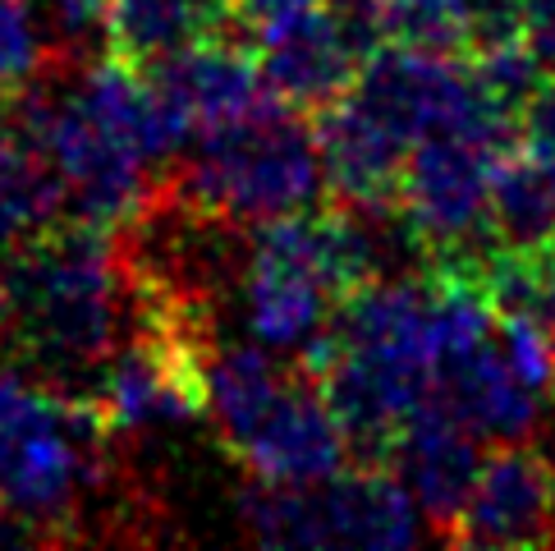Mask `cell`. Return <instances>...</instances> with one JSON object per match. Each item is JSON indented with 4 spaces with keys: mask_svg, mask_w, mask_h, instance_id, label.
Returning <instances> with one entry per match:
<instances>
[{
    "mask_svg": "<svg viewBox=\"0 0 555 551\" xmlns=\"http://www.w3.org/2000/svg\"><path fill=\"white\" fill-rule=\"evenodd\" d=\"M234 460L262 483H322L349 464V441L317 386L294 368L285 396L234 450Z\"/></svg>",
    "mask_w": 555,
    "mask_h": 551,
    "instance_id": "cell-9",
    "label": "cell"
},
{
    "mask_svg": "<svg viewBox=\"0 0 555 551\" xmlns=\"http://www.w3.org/2000/svg\"><path fill=\"white\" fill-rule=\"evenodd\" d=\"M156 92L180 111V120L203 133L216 125H230L240 115L275 102L262 84V69H257V55L244 42H230V33L207 37V42H193L175 55H162L156 65L143 69Z\"/></svg>",
    "mask_w": 555,
    "mask_h": 551,
    "instance_id": "cell-10",
    "label": "cell"
},
{
    "mask_svg": "<svg viewBox=\"0 0 555 551\" xmlns=\"http://www.w3.org/2000/svg\"><path fill=\"white\" fill-rule=\"evenodd\" d=\"M386 469L404 483V491L413 497V505L431 520L436 538H454V524H460L464 505H468V491L478 483V469H482V450L478 437L446 413L427 396V405L413 413L409 427L395 437Z\"/></svg>",
    "mask_w": 555,
    "mask_h": 551,
    "instance_id": "cell-8",
    "label": "cell"
},
{
    "mask_svg": "<svg viewBox=\"0 0 555 551\" xmlns=\"http://www.w3.org/2000/svg\"><path fill=\"white\" fill-rule=\"evenodd\" d=\"M162 193L221 226H262L326 198L312 115L267 102L240 120L197 133L184 166L162 175Z\"/></svg>",
    "mask_w": 555,
    "mask_h": 551,
    "instance_id": "cell-3",
    "label": "cell"
},
{
    "mask_svg": "<svg viewBox=\"0 0 555 551\" xmlns=\"http://www.w3.org/2000/svg\"><path fill=\"white\" fill-rule=\"evenodd\" d=\"M221 33H234L230 0H106L102 10L106 55L129 69H147Z\"/></svg>",
    "mask_w": 555,
    "mask_h": 551,
    "instance_id": "cell-13",
    "label": "cell"
},
{
    "mask_svg": "<svg viewBox=\"0 0 555 551\" xmlns=\"http://www.w3.org/2000/svg\"><path fill=\"white\" fill-rule=\"evenodd\" d=\"M5 262H10V240L0 234V267H5Z\"/></svg>",
    "mask_w": 555,
    "mask_h": 551,
    "instance_id": "cell-25",
    "label": "cell"
},
{
    "mask_svg": "<svg viewBox=\"0 0 555 551\" xmlns=\"http://www.w3.org/2000/svg\"><path fill=\"white\" fill-rule=\"evenodd\" d=\"M111 437L92 396L0 377V510L37 542L69 538L78 497L111 478Z\"/></svg>",
    "mask_w": 555,
    "mask_h": 551,
    "instance_id": "cell-2",
    "label": "cell"
},
{
    "mask_svg": "<svg viewBox=\"0 0 555 551\" xmlns=\"http://www.w3.org/2000/svg\"><path fill=\"white\" fill-rule=\"evenodd\" d=\"M289 377L294 372H285L271 354L253 345H225L207 354V413L230 456L253 437V427L267 419L271 405L285 396Z\"/></svg>",
    "mask_w": 555,
    "mask_h": 551,
    "instance_id": "cell-15",
    "label": "cell"
},
{
    "mask_svg": "<svg viewBox=\"0 0 555 551\" xmlns=\"http://www.w3.org/2000/svg\"><path fill=\"white\" fill-rule=\"evenodd\" d=\"M386 42L464 61L468 0H386Z\"/></svg>",
    "mask_w": 555,
    "mask_h": 551,
    "instance_id": "cell-17",
    "label": "cell"
},
{
    "mask_svg": "<svg viewBox=\"0 0 555 551\" xmlns=\"http://www.w3.org/2000/svg\"><path fill=\"white\" fill-rule=\"evenodd\" d=\"M51 5H55V18H61L65 37H78L83 28L102 24V10H106V0H51Z\"/></svg>",
    "mask_w": 555,
    "mask_h": 551,
    "instance_id": "cell-22",
    "label": "cell"
},
{
    "mask_svg": "<svg viewBox=\"0 0 555 551\" xmlns=\"http://www.w3.org/2000/svg\"><path fill=\"white\" fill-rule=\"evenodd\" d=\"M555 534V469L538 446L501 441L482 460L450 547H542Z\"/></svg>",
    "mask_w": 555,
    "mask_h": 551,
    "instance_id": "cell-5",
    "label": "cell"
},
{
    "mask_svg": "<svg viewBox=\"0 0 555 551\" xmlns=\"http://www.w3.org/2000/svg\"><path fill=\"white\" fill-rule=\"evenodd\" d=\"M317 487H322L326 547L395 551L418 542V505L386 464H345Z\"/></svg>",
    "mask_w": 555,
    "mask_h": 551,
    "instance_id": "cell-12",
    "label": "cell"
},
{
    "mask_svg": "<svg viewBox=\"0 0 555 551\" xmlns=\"http://www.w3.org/2000/svg\"><path fill=\"white\" fill-rule=\"evenodd\" d=\"M312 133L317 156H322L326 203L349 212H395L409 162V143L400 133L386 129L353 97H340L335 106L317 111Z\"/></svg>",
    "mask_w": 555,
    "mask_h": 551,
    "instance_id": "cell-6",
    "label": "cell"
},
{
    "mask_svg": "<svg viewBox=\"0 0 555 551\" xmlns=\"http://www.w3.org/2000/svg\"><path fill=\"white\" fill-rule=\"evenodd\" d=\"M47 65L42 42L33 37L24 0H0V84H24Z\"/></svg>",
    "mask_w": 555,
    "mask_h": 551,
    "instance_id": "cell-18",
    "label": "cell"
},
{
    "mask_svg": "<svg viewBox=\"0 0 555 551\" xmlns=\"http://www.w3.org/2000/svg\"><path fill=\"white\" fill-rule=\"evenodd\" d=\"M299 372L345 427L353 464H386L395 437L431 396V363L409 354L345 345L322 326L304 345Z\"/></svg>",
    "mask_w": 555,
    "mask_h": 551,
    "instance_id": "cell-4",
    "label": "cell"
},
{
    "mask_svg": "<svg viewBox=\"0 0 555 551\" xmlns=\"http://www.w3.org/2000/svg\"><path fill=\"white\" fill-rule=\"evenodd\" d=\"M431 400L454 413L478 441H524L538 423V390L505 363L491 336L436 359Z\"/></svg>",
    "mask_w": 555,
    "mask_h": 551,
    "instance_id": "cell-11",
    "label": "cell"
},
{
    "mask_svg": "<svg viewBox=\"0 0 555 551\" xmlns=\"http://www.w3.org/2000/svg\"><path fill=\"white\" fill-rule=\"evenodd\" d=\"M5 322H10V294L0 285V331H5Z\"/></svg>",
    "mask_w": 555,
    "mask_h": 551,
    "instance_id": "cell-24",
    "label": "cell"
},
{
    "mask_svg": "<svg viewBox=\"0 0 555 551\" xmlns=\"http://www.w3.org/2000/svg\"><path fill=\"white\" fill-rule=\"evenodd\" d=\"M519 37L542 78H555V0H519Z\"/></svg>",
    "mask_w": 555,
    "mask_h": 551,
    "instance_id": "cell-19",
    "label": "cell"
},
{
    "mask_svg": "<svg viewBox=\"0 0 555 551\" xmlns=\"http://www.w3.org/2000/svg\"><path fill=\"white\" fill-rule=\"evenodd\" d=\"M0 129H10V84H0Z\"/></svg>",
    "mask_w": 555,
    "mask_h": 551,
    "instance_id": "cell-23",
    "label": "cell"
},
{
    "mask_svg": "<svg viewBox=\"0 0 555 551\" xmlns=\"http://www.w3.org/2000/svg\"><path fill=\"white\" fill-rule=\"evenodd\" d=\"M519 143L542 152V156H555V78L538 84V92L524 102L519 111Z\"/></svg>",
    "mask_w": 555,
    "mask_h": 551,
    "instance_id": "cell-21",
    "label": "cell"
},
{
    "mask_svg": "<svg viewBox=\"0 0 555 551\" xmlns=\"http://www.w3.org/2000/svg\"><path fill=\"white\" fill-rule=\"evenodd\" d=\"M491 230L505 248L555 240V156L524 143L505 148L491 166Z\"/></svg>",
    "mask_w": 555,
    "mask_h": 551,
    "instance_id": "cell-16",
    "label": "cell"
},
{
    "mask_svg": "<svg viewBox=\"0 0 555 551\" xmlns=\"http://www.w3.org/2000/svg\"><path fill=\"white\" fill-rule=\"evenodd\" d=\"M257 69L275 102H285L304 115H317L353 92L363 69V55L349 47V37L331 24V14L317 0L312 10L267 28L253 42Z\"/></svg>",
    "mask_w": 555,
    "mask_h": 551,
    "instance_id": "cell-7",
    "label": "cell"
},
{
    "mask_svg": "<svg viewBox=\"0 0 555 551\" xmlns=\"http://www.w3.org/2000/svg\"><path fill=\"white\" fill-rule=\"evenodd\" d=\"M244 312H248V331L262 345L304 349L326 326V318L335 312V299L304 267H294L281 253L253 244L248 271H244Z\"/></svg>",
    "mask_w": 555,
    "mask_h": 551,
    "instance_id": "cell-14",
    "label": "cell"
},
{
    "mask_svg": "<svg viewBox=\"0 0 555 551\" xmlns=\"http://www.w3.org/2000/svg\"><path fill=\"white\" fill-rule=\"evenodd\" d=\"M10 322L18 354L42 372V386L88 396L133 318V267L120 230L65 212L61 221L10 248Z\"/></svg>",
    "mask_w": 555,
    "mask_h": 551,
    "instance_id": "cell-1",
    "label": "cell"
},
{
    "mask_svg": "<svg viewBox=\"0 0 555 551\" xmlns=\"http://www.w3.org/2000/svg\"><path fill=\"white\" fill-rule=\"evenodd\" d=\"M312 5H317V0H230V14H234V33H240L244 42L253 47L267 28L285 24V18L304 14Z\"/></svg>",
    "mask_w": 555,
    "mask_h": 551,
    "instance_id": "cell-20",
    "label": "cell"
}]
</instances>
